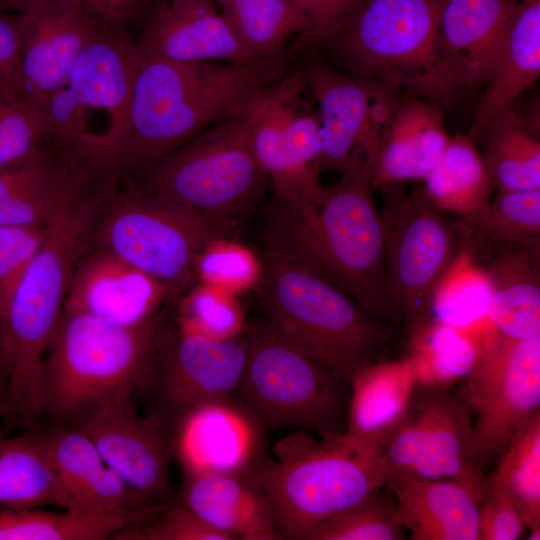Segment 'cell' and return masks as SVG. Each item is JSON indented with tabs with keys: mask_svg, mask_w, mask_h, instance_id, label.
<instances>
[{
	"mask_svg": "<svg viewBox=\"0 0 540 540\" xmlns=\"http://www.w3.org/2000/svg\"><path fill=\"white\" fill-rule=\"evenodd\" d=\"M178 500L230 540H282L267 499L244 477L185 473Z\"/></svg>",
	"mask_w": 540,
	"mask_h": 540,
	"instance_id": "obj_28",
	"label": "cell"
},
{
	"mask_svg": "<svg viewBox=\"0 0 540 540\" xmlns=\"http://www.w3.org/2000/svg\"><path fill=\"white\" fill-rule=\"evenodd\" d=\"M518 0H441L436 48L456 99L487 85Z\"/></svg>",
	"mask_w": 540,
	"mask_h": 540,
	"instance_id": "obj_18",
	"label": "cell"
},
{
	"mask_svg": "<svg viewBox=\"0 0 540 540\" xmlns=\"http://www.w3.org/2000/svg\"><path fill=\"white\" fill-rule=\"evenodd\" d=\"M125 513H51L36 509L0 507V540L110 539L136 516Z\"/></svg>",
	"mask_w": 540,
	"mask_h": 540,
	"instance_id": "obj_39",
	"label": "cell"
},
{
	"mask_svg": "<svg viewBox=\"0 0 540 540\" xmlns=\"http://www.w3.org/2000/svg\"><path fill=\"white\" fill-rule=\"evenodd\" d=\"M471 410L449 387L416 383L378 456L384 486L393 478L453 480L483 497Z\"/></svg>",
	"mask_w": 540,
	"mask_h": 540,
	"instance_id": "obj_12",
	"label": "cell"
},
{
	"mask_svg": "<svg viewBox=\"0 0 540 540\" xmlns=\"http://www.w3.org/2000/svg\"><path fill=\"white\" fill-rule=\"evenodd\" d=\"M266 180L249 124L241 114L209 126L125 186L230 233L238 218L259 200Z\"/></svg>",
	"mask_w": 540,
	"mask_h": 540,
	"instance_id": "obj_10",
	"label": "cell"
},
{
	"mask_svg": "<svg viewBox=\"0 0 540 540\" xmlns=\"http://www.w3.org/2000/svg\"><path fill=\"white\" fill-rule=\"evenodd\" d=\"M46 229L0 226V320L31 260L43 243Z\"/></svg>",
	"mask_w": 540,
	"mask_h": 540,
	"instance_id": "obj_46",
	"label": "cell"
},
{
	"mask_svg": "<svg viewBox=\"0 0 540 540\" xmlns=\"http://www.w3.org/2000/svg\"><path fill=\"white\" fill-rule=\"evenodd\" d=\"M245 332L219 340L170 323L138 393L150 400L149 416L169 431L194 408L232 401L247 358Z\"/></svg>",
	"mask_w": 540,
	"mask_h": 540,
	"instance_id": "obj_16",
	"label": "cell"
},
{
	"mask_svg": "<svg viewBox=\"0 0 540 540\" xmlns=\"http://www.w3.org/2000/svg\"><path fill=\"white\" fill-rule=\"evenodd\" d=\"M69 425L91 439L108 466L147 504L175 497L171 433L154 417L137 414L133 400L98 407Z\"/></svg>",
	"mask_w": 540,
	"mask_h": 540,
	"instance_id": "obj_17",
	"label": "cell"
},
{
	"mask_svg": "<svg viewBox=\"0 0 540 540\" xmlns=\"http://www.w3.org/2000/svg\"><path fill=\"white\" fill-rule=\"evenodd\" d=\"M245 479L269 502L283 539L304 540L316 526L384 487L378 458L341 439L295 430Z\"/></svg>",
	"mask_w": 540,
	"mask_h": 540,
	"instance_id": "obj_7",
	"label": "cell"
},
{
	"mask_svg": "<svg viewBox=\"0 0 540 540\" xmlns=\"http://www.w3.org/2000/svg\"><path fill=\"white\" fill-rule=\"evenodd\" d=\"M421 183L433 206L461 215L467 228L484 211L496 189L483 156L466 135L450 137L440 160Z\"/></svg>",
	"mask_w": 540,
	"mask_h": 540,
	"instance_id": "obj_32",
	"label": "cell"
},
{
	"mask_svg": "<svg viewBox=\"0 0 540 540\" xmlns=\"http://www.w3.org/2000/svg\"><path fill=\"white\" fill-rule=\"evenodd\" d=\"M412 540H479V494L453 480L393 478L386 484Z\"/></svg>",
	"mask_w": 540,
	"mask_h": 540,
	"instance_id": "obj_30",
	"label": "cell"
},
{
	"mask_svg": "<svg viewBox=\"0 0 540 540\" xmlns=\"http://www.w3.org/2000/svg\"><path fill=\"white\" fill-rule=\"evenodd\" d=\"M481 135L496 188L540 189V142L513 106L494 116Z\"/></svg>",
	"mask_w": 540,
	"mask_h": 540,
	"instance_id": "obj_35",
	"label": "cell"
},
{
	"mask_svg": "<svg viewBox=\"0 0 540 540\" xmlns=\"http://www.w3.org/2000/svg\"><path fill=\"white\" fill-rule=\"evenodd\" d=\"M306 20L296 50L316 46L340 30L365 0H293Z\"/></svg>",
	"mask_w": 540,
	"mask_h": 540,
	"instance_id": "obj_47",
	"label": "cell"
},
{
	"mask_svg": "<svg viewBox=\"0 0 540 540\" xmlns=\"http://www.w3.org/2000/svg\"><path fill=\"white\" fill-rule=\"evenodd\" d=\"M89 8L108 26L135 35L161 0H74Z\"/></svg>",
	"mask_w": 540,
	"mask_h": 540,
	"instance_id": "obj_50",
	"label": "cell"
},
{
	"mask_svg": "<svg viewBox=\"0 0 540 540\" xmlns=\"http://www.w3.org/2000/svg\"><path fill=\"white\" fill-rule=\"evenodd\" d=\"M464 228L496 241L540 246V189L497 188L475 223Z\"/></svg>",
	"mask_w": 540,
	"mask_h": 540,
	"instance_id": "obj_41",
	"label": "cell"
},
{
	"mask_svg": "<svg viewBox=\"0 0 540 540\" xmlns=\"http://www.w3.org/2000/svg\"><path fill=\"white\" fill-rule=\"evenodd\" d=\"M407 336L416 383L449 387L475 365L478 343L468 331L431 318Z\"/></svg>",
	"mask_w": 540,
	"mask_h": 540,
	"instance_id": "obj_37",
	"label": "cell"
},
{
	"mask_svg": "<svg viewBox=\"0 0 540 540\" xmlns=\"http://www.w3.org/2000/svg\"><path fill=\"white\" fill-rule=\"evenodd\" d=\"M442 107L405 95L384 129L371 166L373 189L422 181L440 160L450 137Z\"/></svg>",
	"mask_w": 540,
	"mask_h": 540,
	"instance_id": "obj_27",
	"label": "cell"
},
{
	"mask_svg": "<svg viewBox=\"0 0 540 540\" xmlns=\"http://www.w3.org/2000/svg\"><path fill=\"white\" fill-rule=\"evenodd\" d=\"M415 385L407 355L367 365L350 382L347 428L342 441L377 458L403 414Z\"/></svg>",
	"mask_w": 540,
	"mask_h": 540,
	"instance_id": "obj_29",
	"label": "cell"
},
{
	"mask_svg": "<svg viewBox=\"0 0 540 540\" xmlns=\"http://www.w3.org/2000/svg\"><path fill=\"white\" fill-rule=\"evenodd\" d=\"M540 75V0H518L494 72L474 114L470 137L512 107Z\"/></svg>",
	"mask_w": 540,
	"mask_h": 540,
	"instance_id": "obj_31",
	"label": "cell"
},
{
	"mask_svg": "<svg viewBox=\"0 0 540 540\" xmlns=\"http://www.w3.org/2000/svg\"><path fill=\"white\" fill-rule=\"evenodd\" d=\"M378 190L389 290L408 333L431 319V297L458 251L460 227L430 203L421 181L407 194L402 182Z\"/></svg>",
	"mask_w": 540,
	"mask_h": 540,
	"instance_id": "obj_13",
	"label": "cell"
},
{
	"mask_svg": "<svg viewBox=\"0 0 540 540\" xmlns=\"http://www.w3.org/2000/svg\"><path fill=\"white\" fill-rule=\"evenodd\" d=\"M484 492L506 497L528 529L540 527V410L515 432Z\"/></svg>",
	"mask_w": 540,
	"mask_h": 540,
	"instance_id": "obj_36",
	"label": "cell"
},
{
	"mask_svg": "<svg viewBox=\"0 0 540 540\" xmlns=\"http://www.w3.org/2000/svg\"><path fill=\"white\" fill-rule=\"evenodd\" d=\"M286 61L282 56L246 66L140 58L117 185L135 181L219 120L241 115L261 89L284 75Z\"/></svg>",
	"mask_w": 540,
	"mask_h": 540,
	"instance_id": "obj_1",
	"label": "cell"
},
{
	"mask_svg": "<svg viewBox=\"0 0 540 540\" xmlns=\"http://www.w3.org/2000/svg\"><path fill=\"white\" fill-rule=\"evenodd\" d=\"M261 265L246 248L218 239L200 253L195 274L206 283L229 292L252 286L259 280Z\"/></svg>",
	"mask_w": 540,
	"mask_h": 540,
	"instance_id": "obj_45",
	"label": "cell"
},
{
	"mask_svg": "<svg viewBox=\"0 0 540 540\" xmlns=\"http://www.w3.org/2000/svg\"><path fill=\"white\" fill-rule=\"evenodd\" d=\"M114 540H230L212 528L178 498L147 506L117 531Z\"/></svg>",
	"mask_w": 540,
	"mask_h": 540,
	"instance_id": "obj_44",
	"label": "cell"
},
{
	"mask_svg": "<svg viewBox=\"0 0 540 540\" xmlns=\"http://www.w3.org/2000/svg\"><path fill=\"white\" fill-rule=\"evenodd\" d=\"M492 284L484 267L460 242L430 301V317L470 331L488 320Z\"/></svg>",
	"mask_w": 540,
	"mask_h": 540,
	"instance_id": "obj_38",
	"label": "cell"
},
{
	"mask_svg": "<svg viewBox=\"0 0 540 540\" xmlns=\"http://www.w3.org/2000/svg\"><path fill=\"white\" fill-rule=\"evenodd\" d=\"M39 432L65 497V511L125 513L150 506L108 466L85 433L57 423Z\"/></svg>",
	"mask_w": 540,
	"mask_h": 540,
	"instance_id": "obj_23",
	"label": "cell"
},
{
	"mask_svg": "<svg viewBox=\"0 0 540 540\" xmlns=\"http://www.w3.org/2000/svg\"><path fill=\"white\" fill-rule=\"evenodd\" d=\"M527 529L511 502L495 492H484L478 505L479 540H516Z\"/></svg>",
	"mask_w": 540,
	"mask_h": 540,
	"instance_id": "obj_49",
	"label": "cell"
},
{
	"mask_svg": "<svg viewBox=\"0 0 540 540\" xmlns=\"http://www.w3.org/2000/svg\"><path fill=\"white\" fill-rule=\"evenodd\" d=\"M47 505L65 509L66 501L39 430L0 439V507L36 509Z\"/></svg>",
	"mask_w": 540,
	"mask_h": 540,
	"instance_id": "obj_33",
	"label": "cell"
},
{
	"mask_svg": "<svg viewBox=\"0 0 540 540\" xmlns=\"http://www.w3.org/2000/svg\"><path fill=\"white\" fill-rule=\"evenodd\" d=\"M341 175L318 209L294 212L274 204L264 247L324 277L379 318L403 325L389 290L370 168L360 163Z\"/></svg>",
	"mask_w": 540,
	"mask_h": 540,
	"instance_id": "obj_2",
	"label": "cell"
},
{
	"mask_svg": "<svg viewBox=\"0 0 540 540\" xmlns=\"http://www.w3.org/2000/svg\"><path fill=\"white\" fill-rule=\"evenodd\" d=\"M91 195L48 139L0 170V226L46 229L64 210Z\"/></svg>",
	"mask_w": 540,
	"mask_h": 540,
	"instance_id": "obj_25",
	"label": "cell"
},
{
	"mask_svg": "<svg viewBox=\"0 0 540 540\" xmlns=\"http://www.w3.org/2000/svg\"><path fill=\"white\" fill-rule=\"evenodd\" d=\"M240 43L259 61L283 56L306 20L293 0H212Z\"/></svg>",
	"mask_w": 540,
	"mask_h": 540,
	"instance_id": "obj_34",
	"label": "cell"
},
{
	"mask_svg": "<svg viewBox=\"0 0 540 540\" xmlns=\"http://www.w3.org/2000/svg\"><path fill=\"white\" fill-rule=\"evenodd\" d=\"M293 79L294 72L264 87L242 115L249 124L257 159L270 180L274 204L302 212L318 209L326 188L320 181V170L299 162L284 142L283 107Z\"/></svg>",
	"mask_w": 540,
	"mask_h": 540,
	"instance_id": "obj_26",
	"label": "cell"
},
{
	"mask_svg": "<svg viewBox=\"0 0 540 540\" xmlns=\"http://www.w3.org/2000/svg\"><path fill=\"white\" fill-rule=\"evenodd\" d=\"M298 69L318 105L323 151L320 171L344 173L353 166H371L382 133L405 96L395 85L351 76L329 64L307 46Z\"/></svg>",
	"mask_w": 540,
	"mask_h": 540,
	"instance_id": "obj_15",
	"label": "cell"
},
{
	"mask_svg": "<svg viewBox=\"0 0 540 540\" xmlns=\"http://www.w3.org/2000/svg\"><path fill=\"white\" fill-rule=\"evenodd\" d=\"M441 0H365L346 24L316 46L336 69L397 86L440 107L456 100L436 48Z\"/></svg>",
	"mask_w": 540,
	"mask_h": 540,
	"instance_id": "obj_8",
	"label": "cell"
},
{
	"mask_svg": "<svg viewBox=\"0 0 540 540\" xmlns=\"http://www.w3.org/2000/svg\"><path fill=\"white\" fill-rule=\"evenodd\" d=\"M51 131L45 104L0 88V170L30 155L50 139Z\"/></svg>",
	"mask_w": 540,
	"mask_h": 540,
	"instance_id": "obj_42",
	"label": "cell"
},
{
	"mask_svg": "<svg viewBox=\"0 0 540 540\" xmlns=\"http://www.w3.org/2000/svg\"><path fill=\"white\" fill-rule=\"evenodd\" d=\"M139 62L136 35L105 28L47 101L49 140L92 194L118 188L115 170L128 133Z\"/></svg>",
	"mask_w": 540,
	"mask_h": 540,
	"instance_id": "obj_4",
	"label": "cell"
},
{
	"mask_svg": "<svg viewBox=\"0 0 540 540\" xmlns=\"http://www.w3.org/2000/svg\"><path fill=\"white\" fill-rule=\"evenodd\" d=\"M166 310L136 327L62 310L43 363L42 418L69 425L98 407L133 400L168 327Z\"/></svg>",
	"mask_w": 540,
	"mask_h": 540,
	"instance_id": "obj_6",
	"label": "cell"
},
{
	"mask_svg": "<svg viewBox=\"0 0 540 540\" xmlns=\"http://www.w3.org/2000/svg\"><path fill=\"white\" fill-rule=\"evenodd\" d=\"M174 458L185 473L246 477L266 453L263 433L233 403L202 404L170 430Z\"/></svg>",
	"mask_w": 540,
	"mask_h": 540,
	"instance_id": "obj_22",
	"label": "cell"
},
{
	"mask_svg": "<svg viewBox=\"0 0 540 540\" xmlns=\"http://www.w3.org/2000/svg\"><path fill=\"white\" fill-rule=\"evenodd\" d=\"M0 88L15 97L38 101L29 87L22 63L21 14L4 10H0Z\"/></svg>",
	"mask_w": 540,
	"mask_h": 540,
	"instance_id": "obj_48",
	"label": "cell"
},
{
	"mask_svg": "<svg viewBox=\"0 0 540 540\" xmlns=\"http://www.w3.org/2000/svg\"><path fill=\"white\" fill-rule=\"evenodd\" d=\"M258 282L265 319L275 332L348 385L363 367L392 358L399 326L301 263L264 247Z\"/></svg>",
	"mask_w": 540,
	"mask_h": 540,
	"instance_id": "obj_3",
	"label": "cell"
},
{
	"mask_svg": "<svg viewBox=\"0 0 540 540\" xmlns=\"http://www.w3.org/2000/svg\"><path fill=\"white\" fill-rule=\"evenodd\" d=\"M140 58L257 65L212 0H161L136 35ZM269 61V60H268Z\"/></svg>",
	"mask_w": 540,
	"mask_h": 540,
	"instance_id": "obj_21",
	"label": "cell"
},
{
	"mask_svg": "<svg viewBox=\"0 0 540 540\" xmlns=\"http://www.w3.org/2000/svg\"><path fill=\"white\" fill-rule=\"evenodd\" d=\"M528 530H529V534H528V537H527L528 540H539L540 539V527H534V528H530Z\"/></svg>",
	"mask_w": 540,
	"mask_h": 540,
	"instance_id": "obj_53",
	"label": "cell"
},
{
	"mask_svg": "<svg viewBox=\"0 0 540 540\" xmlns=\"http://www.w3.org/2000/svg\"><path fill=\"white\" fill-rule=\"evenodd\" d=\"M405 529L392 491L384 486L359 504L313 528L304 540H403Z\"/></svg>",
	"mask_w": 540,
	"mask_h": 540,
	"instance_id": "obj_40",
	"label": "cell"
},
{
	"mask_svg": "<svg viewBox=\"0 0 540 540\" xmlns=\"http://www.w3.org/2000/svg\"><path fill=\"white\" fill-rule=\"evenodd\" d=\"M477 342L464 400L475 415L474 453L484 469L540 410V336L512 338L490 325Z\"/></svg>",
	"mask_w": 540,
	"mask_h": 540,
	"instance_id": "obj_14",
	"label": "cell"
},
{
	"mask_svg": "<svg viewBox=\"0 0 540 540\" xmlns=\"http://www.w3.org/2000/svg\"><path fill=\"white\" fill-rule=\"evenodd\" d=\"M30 0H0V10L22 12Z\"/></svg>",
	"mask_w": 540,
	"mask_h": 540,
	"instance_id": "obj_51",
	"label": "cell"
},
{
	"mask_svg": "<svg viewBox=\"0 0 540 540\" xmlns=\"http://www.w3.org/2000/svg\"><path fill=\"white\" fill-rule=\"evenodd\" d=\"M463 244L490 278L487 317L495 329L512 338L540 336V246L496 241L473 231Z\"/></svg>",
	"mask_w": 540,
	"mask_h": 540,
	"instance_id": "obj_24",
	"label": "cell"
},
{
	"mask_svg": "<svg viewBox=\"0 0 540 540\" xmlns=\"http://www.w3.org/2000/svg\"><path fill=\"white\" fill-rule=\"evenodd\" d=\"M231 294L202 283L180 300L175 323L212 339L226 340L242 335L246 323L238 302Z\"/></svg>",
	"mask_w": 540,
	"mask_h": 540,
	"instance_id": "obj_43",
	"label": "cell"
},
{
	"mask_svg": "<svg viewBox=\"0 0 540 540\" xmlns=\"http://www.w3.org/2000/svg\"><path fill=\"white\" fill-rule=\"evenodd\" d=\"M93 196L64 210L46 229L0 320L6 390L0 416L9 427L36 428L42 419L43 363L61 316L74 268L87 245Z\"/></svg>",
	"mask_w": 540,
	"mask_h": 540,
	"instance_id": "obj_5",
	"label": "cell"
},
{
	"mask_svg": "<svg viewBox=\"0 0 540 540\" xmlns=\"http://www.w3.org/2000/svg\"><path fill=\"white\" fill-rule=\"evenodd\" d=\"M6 382H7L6 370H5L4 361L0 352V411H1L4 397H5Z\"/></svg>",
	"mask_w": 540,
	"mask_h": 540,
	"instance_id": "obj_52",
	"label": "cell"
},
{
	"mask_svg": "<svg viewBox=\"0 0 540 540\" xmlns=\"http://www.w3.org/2000/svg\"><path fill=\"white\" fill-rule=\"evenodd\" d=\"M19 13L24 73L34 97L46 105L85 47L112 27L74 0H30Z\"/></svg>",
	"mask_w": 540,
	"mask_h": 540,
	"instance_id": "obj_19",
	"label": "cell"
},
{
	"mask_svg": "<svg viewBox=\"0 0 540 540\" xmlns=\"http://www.w3.org/2000/svg\"><path fill=\"white\" fill-rule=\"evenodd\" d=\"M228 234L184 209L123 186L93 197L85 249L116 256L176 300L195 274L203 249Z\"/></svg>",
	"mask_w": 540,
	"mask_h": 540,
	"instance_id": "obj_11",
	"label": "cell"
},
{
	"mask_svg": "<svg viewBox=\"0 0 540 540\" xmlns=\"http://www.w3.org/2000/svg\"><path fill=\"white\" fill-rule=\"evenodd\" d=\"M175 300L158 282L116 256L85 249L74 268L63 310L136 327Z\"/></svg>",
	"mask_w": 540,
	"mask_h": 540,
	"instance_id": "obj_20",
	"label": "cell"
},
{
	"mask_svg": "<svg viewBox=\"0 0 540 540\" xmlns=\"http://www.w3.org/2000/svg\"><path fill=\"white\" fill-rule=\"evenodd\" d=\"M244 332L247 358L233 403L263 434L291 429L341 439L350 386L283 340L265 318Z\"/></svg>",
	"mask_w": 540,
	"mask_h": 540,
	"instance_id": "obj_9",
	"label": "cell"
}]
</instances>
